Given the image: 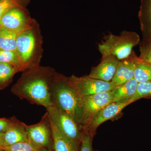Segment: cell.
I'll use <instances>...</instances> for the list:
<instances>
[{
  "label": "cell",
  "instance_id": "cell-27",
  "mask_svg": "<svg viewBox=\"0 0 151 151\" xmlns=\"http://www.w3.org/2000/svg\"><path fill=\"white\" fill-rule=\"evenodd\" d=\"M4 133H0V148L4 146Z\"/></svg>",
  "mask_w": 151,
  "mask_h": 151
},
{
  "label": "cell",
  "instance_id": "cell-12",
  "mask_svg": "<svg viewBox=\"0 0 151 151\" xmlns=\"http://www.w3.org/2000/svg\"><path fill=\"white\" fill-rule=\"evenodd\" d=\"M119 62L115 58H102L101 62L92 68L88 76L105 82H111L116 73Z\"/></svg>",
  "mask_w": 151,
  "mask_h": 151
},
{
  "label": "cell",
  "instance_id": "cell-25",
  "mask_svg": "<svg viewBox=\"0 0 151 151\" xmlns=\"http://www.w3.org/2000/svg\"><path fill=\"white\" fill-rule=\"evenodd\" d=\"M83 133L79 151H94L92 148L93 136L87 133Z\"/></svg>",
  "mask_w": 151,
  "mask_h": 151
},
{
  "label": "cell",
  "instance_id": "cell-18",
  "mask_svg": "<svg viewBox=\"0 0 151 151\" xmlns=\"http://www.w3.org/2000/svg\"><path fill=\"white\" fill-rule=\"evenodd\" d=\"M17 35L0 26V50L16 52Z\"/></svg>",
  "mask_w": 151,
  "mask_h": 151
},
{
  "label": "cell",
  "instance_id": "cell-23",
  "mask_svg": "<svg viewBox=\"0 0 151 151\" xmlns=\"http://www.w3.org/2000/svg\"><path fill=\"white\" fill-rule=\"evenodd\" d=\"M1 148L6 151H36L37 150L28 142L16 143Z\"/></svg>",
  "mask_w": 151,
  "mask_h": 151
},
{
  "label": "cell",
  "instance_id": "cell-15",
  "mask_svg": "<svg viewBox=\"0 0 151 151\" xmlns=\"http://www.w3.org/2000/svg\"><path fill=\"white\" fill-rule=\"evenodd\" d=\"M138 84L137 81L133 78L124 84L115 86L111 90L113 102L130 100L136 92Z\"/></svg>",
  "mask_w": 151,
  "mask_h": 151
},
{
  "label": "cell",
  "instance_id": "cell-3",
  "mask_svg": "<svg viewBox=\"0 0 151 151\" xmlns=\"http://www.w3.org/2000/svg\"><path fill=\"white\" fill-rule=\"evenodd\" d=\"M66 77L56 71L55 73L50 86L52 107L67 113L79 124L83 115L80 97L69 86Z\"/></svg>",
  "mask_w": 151,
  "mask_h": 151
},
{
  "label": "cell",
  "instance_id": "cell-14",
  "mask_svg": "<svg viewBox=\"0 0 151 151\" xmlns=\"http://www.w3.org/2000/svg\"><path fill=\"white\" fill-rule=\"evenodd\" d=\"M53 138L54 151H79L80 145L65 137L50 120Z\"/></svg>",
  "mask_w": 151,
  "mask_h": 151
},
{
  "label": "cell",
  "instance_id": "cell-30",
  "mask_svg": "<svg viewBox=\"0 0 151 151\" xmlns=\"http://www.w3.org/2000/svg\"></svg>",
  "mask_w": 151,
  "mask_h": 151
},
{
  "label": "cell",
  "instance_id": "cell-6",
  "mask_svg": "<svg viewBox=\"0 0 151 151\" xmlns=\"http://www.w3.org/2000/svg\"><path fill=\"white\" fill-rule=\"evenodd\" d=\"M50 118L60 132L71 142L80 145L83 132L69 115L53 107L47 109Z\"/></svg>",
  "mask_w": 151,
  "mask_h": 151
},
{
  "label": "cell",
  "instance_id": "cell-4",
  "mask_svg": "<svg viewBox=\"0 0 151 151\" xmlns=\"http://www.w3.org/2000/svg\"><path fill=\"white\" fill-rule=\"evenodd\" d=\"M139 36L134 32L125 31L119 35L110 34L98 45L102 58H113L120 61L128 58L133 49L140 42Z\"/></svg>",
  "mask_w": 151,
  "mask_h": 151
},
{
  "label": "cell",
  "instance_id": "cell-17",
  "mask_svg": "<svg viewBox=\"0 0 151 151\" xmlns=\"http://www.w3.org/2000/svg\"><path fill=\"white\" fill-rule=\"evenodd\" d=\"M139 14L147 35L146 40L151 41V0H141Z\"/></svg>",
  "mask_w": 151,
  "mask_h": 151
},
{
  "label": "cell",
  "instance_id": "cell-29",
  "mask_svg": "<svg viewBox=\"0 0 151 151\" xmlns=\"http://www.w3.org/2000/svg\"><path fill=\"white\" fill-rule=\"evenodd\" d=\"M0 151H5L4 150H3V149L1 148H0Z\"/></svg>",
  "mask_w": 151,
  "mask_h": 151
},
{
  "label": "cell",
  "instance_id": "cell-9",
  "mask_svg": "<svg viewBox=\"0 0 151 151\" xmlns=\"http://www.w3.org/2000/svg\"><path fill=\"white\" fill-rule=\"evenodd\" d=\"M113 96L111 91L100 92L92 95L81 97L79 105L83 111L79 127L86 124L101 109L113 103Z\"/></svg>",
  "mask_w": 151,
  "mask_h": 151
},
{
  "label": "cell",
  "instance_id": "cell-11",
  "mask_svg": "<svg viewBox=\"0 0 151 151\" xmlns=\"http://www.w3.org/2000/svg\"><path fill=\"white\" fill-rule=\"evenodd\" d=\"M11 125L9 129L4 133V147L12 145L16 143L28 142L27 126L16 117L10 118Z\"/></svg>",
  "mask_w": 151,
  "mask_h": 151
},
{
  "label": "cell",
  "instance_id": "cell-5",
  "mask_svg": "<svg viewBox=\"0 0 151 151\" xmlns=\"http://www.w3.org/2000/svg\"><path fill=\"white\" fill-rule=\"evenodd\" d=\"M27 137L28 142L36 150L47 148L54 151L52 129L47 111L39 123L27 126Z\"/></svg>",
  "mask_w": 151,
  "mask_h": 151
},
{
  "label": "cell",
  "instance_id": "cell-13",
  "mask_svg": "<svg viewBox=\"0 0 151 151\" xmlns=\"http://www.w3.org/2000/svg\"><path fill=\"white\" fill-rule=\"evenodd\" d=\"M136 55L132 52L129 58L119 61L116 73L111 81L115 86H119L134 78Z\"/></svg>",
  "mask_w": 151,
  "mask_h": 151
},
{
  "label": "cell",
  "instance_id": "cell-2",
  "mask_svg": "<svg viewBox=\"0 0 151 151\" xmlns=\"http://www.w3.org/2000/svg\"><path fill=\"white\" fill-rule=\"evenodd\" d=\"M43 37L37 22L32 27L17 35L16 52L21 72L40 65L43 53Z\"/></svg>",
  "mask_w": 151,
  "mask_h": 151
},
{
  "label": "cell",
  "instance_id": "cell-26",
  "mask_svg": "<svg viewBox=\"0 0 151 151\" xmlns=\"http://www.w3.org/2000/svg\"><path fill=\"white\" fill-rule=\"evenodd\" d=\"M11 124L10 118H0V133L6 132L10 127Z\"/></svg>",
  "mask_w": 151,
  "mask_h": 151
},
{
  "label": "cell",
  "instance_id": "cell-10",
  "mask_svg": "<svg viewBox=\"0 0 151 151\" xmlns=\"http://www.w3.org/2000/svg\"><path fill=\"white\" fill-rule=\"evenodd\" d=\"M132 102L130 100L113 102L101 109L86 124L80 127L81 132L94 137V132L103 123L115 118Z\"/></svg>",
  "mask_w": 151,
  "mask_h": 151
},
{
  "label": "cell",
  "instance_id": "cell-16",
  "mask_svg": "<svg viewBox=\"0 0 151 151\" xmlns=\"http://www.w3.org/2000/svg\"><path fill=\"white\" fill-rule=\"evenodd\" d=\"M135 60V68L134 78L138 83L151 81V65L136 55Z\"/></svg>",
  "mask_w": 151,
  "mask_h": 151
},
{
  "label": "cell",
  "instance_id": "cell-22",
  "mask_svg": "<svg viewBox=\"0 0 151 151\" xmlns=\"http://www.w3.org/2000/svg\"><path fill=\"white\" fill-rule=\"evenodd\" d=\"M142 98H151V81L138 83L136 92L130 100L133 103Z\"/></svg>",
  "mask_w": 151,
  "mask_h": 151
},
{
  "label": "cell",
  "instance_id": "cell-1",
  "mask_svg": "<svg viewBox=\"0 0 151 151\" xmlns=\"http://www.w3.org/2000/svg\"><path fill=\"white\" fill-rule=\"evenodd\" d=\"M55 71L50 66L39 65L22 71L20 77L11 89V92L21 99L46 109L52 107L50 86Z\"/></svg>",
  "mask_w": 151,
  "mask_h": 151
},
{
  "label": "cell",
  "instance_id": "cell-24",
  "mask_svg": "<svg viewBox=\"0 0 151 151\" xmlns=\"http://www.w3.org/2000/svg\"><path fill=\"white\" fill-rule=\"evenodd\" d=\"M139 57L151 66V41L146 40L140 47Z\"/></svg>",
  "mask_w": 151,
  "mask_h": 151
},
{
  "label": "cell",
  "instance_id": "cell-20",
  "mask_svg": "<svg viewBox=\"0 0 151 151\" xmlns=\"http://www.w3.org/2000/svg\"><path fill=\"white\" fill-rule=\"evenodd\" d=\"M30 3V0H0V25L2 17L8 11L15 7L27 9Z\"/></svg>",
  "mask_w": 151,
  "mask_h": 151
},
{
  "label": "cell",
  "instance_id": "cell-8",
  "mask_svg": "<svg viewBox=\"0 0 151 151\" xmlns=\"http://www.w3.org/2000/svg\"><path fill=\"white\" fill-rule=\"evenodd\" d=\"M37 22L31 17L28 9L15 7L3 16L0 26L18 34L32 27Z\"/></svg>",
  "mask_w": 151,
  "mask_h": 151
},
{
  "label": "cell",
  "instance_id": "cell-28",
  "mask_svg": "<svg viewBox=\"0 0 151 151\" xmlns=\"http://www.w3.org/2000/svg\"><path fill=\"white\" fill-rule=\"evenodd\" d=\"M36 151H54L47 148H41L37 149Z\"/></svg>",
  "mask_w": 151,
  "mask_h": 151
},
{
  "label": "cell",
  "instance_id": "cell-19",
  "mask_svg": "<svg viewBox=\"0 0 151 151\" xmlns=\"http://www.w3.org/2000/svg\"><path fill=\"white\" fill-rule=\"evenodd\" d=\"M18 72L17 69L13 65L0 63V90L9 86L12 82L14 76Z\"/></svg>",
  "mask_w": 151,
  "mask_h": 151
},
{
  "label": "cell",
  "instance_id": "cell-7",
  "mask_svg": "<svg viewBox=\"0 0 151 151\" xmlns=\"http://www.w3.org/2000/svg\"><path fill=\"white\" fill-rule=\"evenodd\" d=\"M68 83L76 92L78 97H86L100 93L111 91L115 88L112 81L105 82L88 76L78 77L72 75L66 77Z\"/></svg>",
  "mask_w": 151,
  "mask_h": 151
},
{
  "label": "cell",
  "instance_id": "cell-21",
  "mask_svg": "<svg viewBox=\"0 0 151 151\" xmlns=\"http://www.w3.org/2000/svg\"><path fill=\"white\" fill-rule=\"evenodd\" d=\"M0 63H5L17 68L21 72L20 63L16 52L9 50H0Z\"/></svg>",
  "mask_w": 151,
  "mask_h": 151
}]
</instances>
